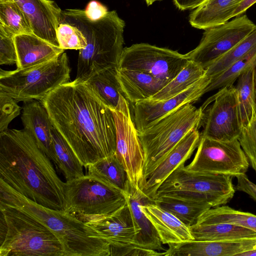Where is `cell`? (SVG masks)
I'll return each instance as SVG.
<instances>
[{
	"mask_svg": "<svg viewBox=\"0 0 256 256\" xmlns=\"http://www.w3.org/2000/svg\"><path fill=\"white\" fill-rule=\"evenodd\" d=\"M40 102L84 167L115 154L116 127L113 112L86 82L74 80L63 84Z\"/></svg>",
	"mask_w": 256,
	"mask_h": 256,
	"instance_id": "obj_1",
	"label": "cell"
},
{
	"mask_svg": "<svg viewBox=\"0 0 256 256\" xmlns=\"http://www.w3.org/2000/svg\"><path fill=\"white\" fill-rule=\"evenodd\" d=\"M0 178L44 206L64 210V184L50 160L24 130L0 133Z\"/></svg>",
	"mask_w": 256,
	"mask_h": 256,
	"instance_id": "obj_2",
	"label": "cell"
},
{
	"mask_svg": "<svg viewBox=\"0 0 256 256\" xmlns=\"http://www.w3.org/2000/svg\"><path fill=\"white\" fill-rule=\"evenodd\" d=\"M60 22L78 28L84 34L87 45L79 50L75 80L86 82L94 74L106 69L118 68L123 52L125 22L116 10L108 12L94 20L84 10H62Z\"/></svg>",
	"mask_w": 256,
	"mask_h": 256,
	"instance_id": "obj_3",
	"label": "cell"
},
{
	"mask_svg": "<svg viewBox=\"0 0 256 256\" xmlns=\"http://www.w3.org/2000/svg\"><path fill=\"white\" fill-rule=\"evenodd\" d=\"M0 203L20 209L46 226L62 244L64 256H110V244L86 222L63 210L38 204L1 178Z\"/></svg>",
	"mask_w": 256,
	"mask_h": 256,
	"instance_id": "obj_4",
	"label": "cell"
},
{
	"mask_svg": "<svg viewBox=\"0 0 256 256\" xmlns=\"http://www.w3.org/2000/svg\"><path fill=\"white\" fill-rule=\"evenodd\" d=\"M0 256H64L62 244L41 222L0 203Z\"/></svg>",
	"mask_w": 256,
	"mask_h": 256,
	"instance_id": "obj_5",
	"label": "cell"
},
{
	"mask_svg": "<svg viewBox=\"0 0 256 256\" xmlns=\"http://www.w3.org/2000/svg\"><path fill=\"white\" fill-rule=\"evenodd\" d=\"M204 110L186 104L164 116L138 136L144 152V182L173 148L190 131L203 122Z\"/></svg>",
	"mask_w": 256,
	"mask_h": 256,
	"instance_id": "obj_6",
	"label": "cell"
},
{
	"mask_svg": "<svg viewBox=\"0 0 256 256\" xmlns=\"http://www.w3.org/2000/svg\"><path fill=\"white\" fill-rule=\"evenodd\" d=\"M70 69L64 52L54 59L26 68L0 71V93L18 102L40 101L60 85L69 82Z\"/></svg>",
	"mask_w": 256,
	"mask_h": 256,
	"instance_id": "obj_7",
	"label": "cell"
},
{
	"mask_svg": "<svg viewBox=\"0 0 256 256\" xmlns=\"http://www.w3.org/2000/svg\"><path fill=\"white\" fill-rule=\"evenodd\" d=\"M64 210L87 222L110 214L126 202L124 194L88 174L64 184Z\"/></svg>",
	"mask_w": 256,
	"mask_h": 256,
	"instance_id": "obj_8",
	"label": "cell"
},
{
	"mask_svg": "<svg viewBox=\"0 0 256 256\" xmlns=\"http://www.w3.org/2000/svg\"><path fill=\"white\" fill-rule=\"evenodd\" d=\"M179 166L164 181L155 198L166 196L207 202L214 207L224 205L234 196L235 188L230 175L198 173Z\"/></svg>",
	"mask_w": 256,
	"mask_h": 256,
	"instance_id": "obj_9",
	"label": "cell"
},
{
	"mask_svg": "<svg viewBox=\"0 0 256 256\" xmlns=\"http://www.w3.org/2000/svg\"><path fill=\"white\" fill-rule=\"evenodd\" d=\"M250 162L238 140L220 141L201 136L192 162L184 166L188 171L230 175L244 174Z\"/></svg>",
	"mask_w": 256,
	"mask_h": 256,
	"instance_id": "obj_10",
	"label": "cell"
},
{
	"mask_svg": "<svg viewBox=\"0 0 256 256\" xmlns=\"http://www.w3.org/2000/svg\"><path fill=\"white\" fill-rule=\"evenodd\" d=\"M188 60L176 50L140 43L124 48L118 68L144 72L168 82Z\"/></svg>",
	"mask_w": 256,
	"mask_h": 256,
	"instance_id": "obj_11",
	"label": "cell"
},
{
	"mask_svg": "<svg viewBox=\"0 0 256 256\" xmlns=\"http://www.w3.org/2000/svg\"><path fill=\"white\" fill-rule=\"evenodd\" d=\"M204 112L201 136L220 141L238 140L243 128L237 92L233 85L220 88L202 106Z\"/></svg>",
	"mask_w": 256,
	"mask_h": 256,
	"instance_id": "obj_12",
	"label": "cell"
},
{
	"mask_svg": "<svg viewBox=\"0 0 256 256\" xmlns=\"http://www.w3.org/2000/svg\"><path fill=\"white\" fill-rule=\"evenodd\" d=\"M256 29L246 15L236 16L223 24L205 30L198 45L186 54L206 69Z\"/></svg>",
	"mask_w": 256,
	"mask_h": 256,
	"instance_id": "obj_13",
	"label": "cell"
},
{
	"mask_svg": "<svg viewBox=\"0 0 256 256\" xmlns=\"http://www.w3.org/2000/svg\"><path fill=\"white\" fill-rule=\"evenodd\" d=\"M112 112L116 127L115 154L124 166L130 184L142 191L144 184V152L130 110Z\"/></svg>",
	"mask_w": 256,
	"mask_h": 256,
	"instance_id": "obj_14",
	"label": "cell"
},
{
	"mask_svg": "<svg viewBox=\"0 0 256 256\" xmlns=\"http://www.w3.org/2000/svg\"><path fill=\"white\" fill-rule=\"evenodd\" d=\"M211 82L206 75L184 92L162 100H144L134 104V122L138 132H142L164 116L184 106L198 100Z\"/></svg>",
	"mask_w": 256,
	"mask_h": 256,
	"instance_id": "obj_15",
	"label": "cell"
},
{
	"mask_svg": "<svg viewBox=\"0 0 256 256\" xmlns=\"http://www.w3.org/2000/svg\"><path fill=\"white\" fill-rule=\"evenodd\" d=\"M200 138L198 129L188 132L170 152L164 160L146 178L142 192L154 202L160 185L179 166L191 157Z\"/></svg>",
	"mask_w": 256,
	"mask_h": 256,
	"instance_id": "obj_16",
	"label": "cell"
},
{
	"mask_svg": "<svg viewBox=\"0 0 256 256\" xmlns=\"http://www.w3.org/2000/svg\"><path fill=\"white\" fill-rule=\"evenodd\" d=\"M23 12L33 34L50 44L60 46L57 28L62 10L52 0H12Z\"/></svg>",
	"mask_w": 256,
	"mask_h": 256,
	"instance_id": "obj_17",
	"label": "cell"
},
{
	"mask_svg": "<svg viewBox=\"0 0 256 256\" xmlns=\"http://www.w3.org/2000/svg\"><path fill=\"white\" fill-rule=\"evenodd\" d=\"M86 223L110 244V248L136 246L137 228L127 202L114 212Z\"/></svg>",
	"mask_w": 256,
	"mask_h": 256,
	"instance_id": "obj_18",
	"label": "cell"
},
{
	"mask_svg": "<svg viewBox=\"0 0 256 256\" xmlns=\"http://www.w3.org/2000/svg\"><path fill=\"white\" fill-rule=\"evenodd\" d=\"M256 246V238L223 241L194 239L168 244L164 256H238Z\"/></svg>",
	"mask_w": 256,
	"mask_h": 256,
	"instance_id": "obj_19",
	"label": "cell"
},
{
	"mask_svg": "<svg viewBox=\"0 0 256 256\" xmlns=\"http://www.w3.org/2000/svg\"><path fill=\"white\" fill-rule=\"evenodd\" d=\"M21 118L24 130L33 138L42 151L56 165L52 140L53 124L40 101L24 102Z\"/></svg>",
	"mask_w": 256,
	"mask_h": 256,
	"instance_id": "obj_20",
	"label": "cell"
},
{
	"mask_svg": "<svg viewBox=\"0 0 256 256\" xmlns=\"http://www.w3.org/2000/svg\"><path fill=\"white\" fill-rule=\"evenodd\" d=\"M141 210L155 228L162 244L194 240L189 227L154 202L142 204Z\"/></svg>",
	"mask_w": 256,
	"mask_h": 256,
	"instance_id": "obj_21",
	"label": "cell"
},
{
	"mask_svg": "<svg viewBox=\"0 0 256 256\" xmlns=\"http://www.w3.org/2000/svg\"><path fill=\"white\" fill-rule=\"evenodd\" d=\"M124 196L137 228L135 244L145 248L164 252L166 250L163 247L155 228L141 210L142 204L152 201L142 191L134 187L130 182Z\"/></svg>",
	"mask_w": 256,
	"mask_h": 256,
	"instance_id": "obj_22",
	"label": "cell"
},
{
	"mask_svg": "<svg viewBox=\"0 0 256 256\" xmlns=\"http://www.w3.org/2000/svg\"><path fill=\"white\" fill-rule=\"evenodd\" d=\"M14 41L18 56L17 68H26L42 64L64 52V50L33 34L16 35L14 36Z\"/></svg>",
	"mask_w": 256,
	"mask_h": 256,
	"instance_id": "obj_23",
	"label": "cell"
},
{
	"mask_svg": "<svg viewBox=\"0 0 256 256\" xmlns=\"http://www.w3.org/2000/svg\"><path fill=\"white\" fill-rule=\"evenodd\" d=\"M117 78L124 96L133 104L150 99L168 83L148 73L124 68H118Z\"/></svg>",
	"mask_w": 256,
	"mask_h": 256,
	"instance_id": "obj_24",
	"label": "cell"
},
{
	"mask_svg": "<svg viewBox=\"0 0 256 256\" xmlns=\"http://www.w3.org/2000/svg\"><path fill=\"white\" fill-rule=\"evenodd\" d=\"M242 0H207L191 12L190 25L207 28L223 24L233 18L234 11Z\"/></svg>",
	"mask_w": 256,
	"mask_h": 256,
	"instance_id": "obj_25",
	"label": "cell"
},
{
	"mask_svg": "<svg viewBox=\"0 0 256 256\" xmlns=\"http://www.w3.org/2000/svg\"><path fill=\"white\" fill-rule=\"evenodd\" d=\"M118 68L102 70L90 77L86 82L100 100L112 110L128 103L117 78Z\"/></svg>",
	"mask_w": 256,
	"mask_h": 256,
	"instance_id": "obj_26",
	"label": "cell"
},
{
	"mask_svg": "<svg viewBox=\"0 0 256 256\" xmlns=\"http://www.w3.org/2000/svg\"><path fill=\"white\" fill-rule=\"evenodd\" d=\"M194 240H239L256 238V232L233 224L220 223L195 224L190 227Z\"/></svg>",
	"mask_w": 256,
	"mask_h": 256,
	"instance_id": "obj_27",
	"label": "cell"
},
{
	"mask_svg": "<svg viewBox=\"0 0 256 256\" xmlns=\"http://www.w3.org/2000/svg\"><path fill=\"white\" fill-rule=\"evenodd\" d=\"M154 202L172 214L189 228L196 222L204 212L214 207L212 204L207 202L166 196L156 197Z\"/></svg>",
	"mask_w": 256,
	"mask_h": 256,
	"instance_id": "obj_28",
	"label": "cell"
},
{
	"mask_svg": "<svg viewBox=\"0 0 256 256\" xmlns=\"http://www.w3.org/2000/svg\"><path fill=\"white\" fill-rule=\"evenodd\" d=\"M88 168V174L124 194L130 182L124 166L115 154L90 165Z\"/></svg>",
	"mask_w": 256,
	"mask_h": 256,
	"instance_id": "obj_29",
	"label": "cell"
},
{
	"mask_svg": "<svg viewBox=\"0 0 256 256\" xmlns=\"http://www.w3.org/2000/svg\"><path fill=\"white\" fill-rule=\"evenodd\" d=\"M51 134L56 166L62 172L66 181L84 176V166L72 149L54 126Z\"/></svg>",
	"mask_w": 256,
	"mask_h": 256,
	"instance_id": "obj_30",
	"label": "cell"
},
{
	"mask_svg": "<svg viewBox=\"0 0 256 256\" xmlns=\"http://www.w3.org/2000/svg\"><path fill=\"white\" fill-rule=\"evenodd\" d=\"M220 223L233 224L256 232V215L236 210L224 205L207 210L198 218L195 224Z\"/></svg>",
	"mask_w": 256,
	"mask_h": 256,
	"instance_id": "obj_31",
	"label": "cell"
},
{
	"mask_svg": "<svg viewBox=\"0 0 256 256\" xmlns=\"http://www.w3.org/2000/svg\"><path fill=\"white\" fill-rule=\"evenodd\" d=\"M206 73V70L202 66L188 60L180 72L149 100H162L174 96L204 76Z\"/></svg>",
	"mask_w": 256,
	"mask_h": 256,
	"instance_id": "obj_32",
	"label": "cell"
},
{
	"mask_svg": "<svg viewBox=\"0 0 256 256\" xmlns=\"http://www.w3.org/2000/svg\"><path fill=\"white\" fill-rule=\"evenodd\" d=\"M0 32L13 37L33 34L27 18L12 0H0Z\"/></svg>",
	"mask_w": 256,
	"mask_h": 256,
	"instance_id": "obj_33",
	"label": "cell"
},
{
	"mask_svg": "<svg viewBox=\"0 0 256 256\" xmlns=\"http://www.w3.org/2000/svg\"><path fill=\"white\" fill-rule=\"evenodd\" d=\"M253 67L242 73L235 86L243 128L247 126L256 113V96L253 80Z\"/></svg>",
	"mask_w": 256,
	"mask_h": 256,
	"instance_id": "obj_34",
	"label": "cell"
},
{
	"mask_svg": "<svg viewBox=\"0 0 256 256\" xmlns=\"http://www.w3.org/2000/svg\"><path fill=\"white\" fill-rule=\"evenodd\" d=\"M256 46V29L226 53L215 60L206 70L211 78L224 72Z\"/></svg>",
	"mask_w": 256,
	"mask_h": 256,
	"instance_id": "obj_35",
	"label": "cell"
},
{
	"mask_svg": "<svg viewBox=\"0 0 256 256\" xmlns=\"http://www.w3.org/2000/svg\"><path fill=\"white\" fill-rule=\"evenodd\" d=\"M256 62V46L224 72L212 78L206 92L233 85L236 80L242 73L252 67Z\"/></svg>",
	"mask_w": 256,
	"mask_h": 256,
	"instance_id": "obj_36",
	"label": "cell"
},
{
	"mask_svg": "<svg viewBox=\"0 0 256 256\" xmlns=\"http://www.w3.org/2000/svg\"><path fill=\"white\" fill-rule=\"evenodd\" d=\"M56 32L60 46L64 50H80L87 45L83 33L78 28L68 23L60 22Z\"/></svg>",
	"mask_w": 256,
	"mask_h": 256,
	"instance_id": "obj_37",
	"label": "cell"
},
{
	"mask_svg": "<svg viewBox=\"0 0 256 256\" xmlns=\"http://www.w3.org/2000/svg\"><path fill=\"white\" fill-rule=\"evenodd\" d=\"M238 140L256 173V113L248 124L242 128Z\"/></svg>",
	"mask_w": 256,
	"mask_h": 256,
	"instance_id": "obj_38",
	"label": "cell"
},
{
	"mask_svg": "<svg viewBox=\"0 0 256 256\" xmlns=\"http://www.w3.org/2000/svg\"><path fill=\"white\" fill-rule=\"evenodd\" d=\"M20 110L16 100L0 93V133L8 130V126L20 114Z\"/></svg>",
	"mask_w": 256,
	"mask_h": 256,
	"instance_id": "obj_39",
	"label": "cell"
},
{
	"mask_svg": "<svg viewBox=\"0 0 256 256\" xmlns=\"http://www.w3.org/2000/svg\"><path fill=\"white\" fill-rule=\"evenodd\" d=\"M17 62L14 37L0 32V64H13Z\"/></svg>",
	"mask_w": 256,
	"mask_h": 256,
	"instance_id": "obj_40",
	"label": "cell"
},
{
	"mask_svg": "<svg viewBox=\"0 0 256 256\" xmlns=\"http://www.w3.org/2000/svg\"><path fill=\"white\" fill-rule=\"evenodd\" d=\"M164 252L145 248L136 246L110 248V256H161Z\"/></svg>",
	"mask_w": 256,
	"mask_h": 256,
	"instance_id": "obj_41",
	"label": "cell"
},
{
	"mask_svg": "<svg viewBox=\"0 0 256 256\" xmlns=\"http://www.w3.org/2000/svg\"><path fill=\"white\" fill-rule=\"evenodd\" d=\"M84 10L87 16L94 20L101 18L108 12L105 6L96 0L90 1Z\"/></svg>",
	"mask_w": 256,
	"mask_h": 256,
	"instance_id": "obj_42",
	"label": "cell"
},
{
	"mask_svg": "<svg viewBox=\"0 0 256 256\" xmlns=\"http://www.w3.org/2000/svg\"><path fill=\"white\" fill-rule=\"evenodd\" d=\"M238 180L236 189L244 192L250 196L256 201V191L251 185V181L248 179L246 174H242L236 177Z\"/></svg>",
	"mask_w": 256,
	"mask_h": 256,
	"instance_id": "obj_43",
	"label": "cell"
},
{
	"mask_svg": "<svg viewBox=\"0 0 256 256\" xmlns=\"http://www.w3.org/2000/svg\"><path fill=\"white\" fill-rule=\"evenodd\" d=\"M206 0H173V2L178 10H184L196 8Z\"/></svg>",
	"mask_w": 256,
	"mask_h": 256,
	"instance_id": "obj_44",
	"label": "cell"
},
{
	"mask_svg": "<svg viewBox=\"0 0 256 256\" xmlns=\"http://www.w3.org/2000/svg\"><path fill=\"white\" fill-rule=\"evenodd\" d=\"M256 2V0H242L234 11L233 17L241 16Z\"/></svg>",
	"mask_w": 256,
	"mask_h": 256,
	"instance_id": "obj_45",
	"label": "cell"
},
{
	"mask_svg": "<svg viewBox=\"0 0 256 256\" xmlns=\"http://www.w3.org/2000/svg\"><path fill=\"white\" fill-rule=\"evenodd\" d=\"M238 256H256V246L253 250L242 252Z\"/></svg>",
	"mask_w": 256,
	"mask_h": 256,
	"instance_id": "obj_46",
	"label": "cell"
},
{
	"mask_svg": "<svg viewBox=\"0 0 256 256\" xmlns=\"http://www.w3.org/2000/svg\"><path fill=\"white\" fill-rule=\"evenodd\" d=\"M253 80L254 92L256 96V62L253 67Z\"/></svg>",
	"mask_w": 256,
	"mask_h": 256,
	"instance_id": "obj_47",
	"label": "cell"
},
{
	"mask_svg": "<svg viewBox=\"0 0 256 256\" xmlns=\"http://www.w3.org/2000/svg\"><path fill=\"white\" fill-rule=\"evenodd\" d=\"M146 0V4L148 6H149L152 4L154 2H155L156 1L160 0Z\"/></svg>",
	"mask_w": 256,
	"mask_h": 256,
	"instance_id": "obj_48",
	"label": "cell"
},
{
	"mask_svg": "<svg viewBox=\"0 0 256 256\" xmlns=\"http://www.w3.org/2000/svg\"><path fill=\"white\" fill-rule=\"evenodd\" d=\"M254 189L256 190V184L254 186Z\"/></svg>",
	"mask_w": 256,
	"mask_h": 256,
	"instance_id": "obj_49",
	"label": "cell"
}]
</instances>
